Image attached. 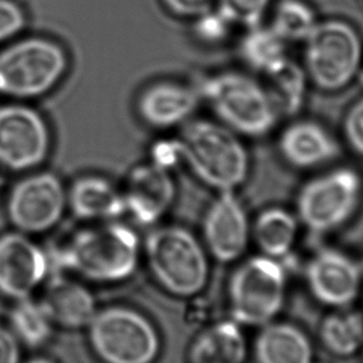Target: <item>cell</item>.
<instances>
[{
	"instance_id": "1",
	"label": "cell",
	"mask_w": 363,
	"mask_h": 363,
	"mask_svg": "<svg viewBox=\"0 0 363 363\" xmlns=\"http://www.w3.org/2000/svg\"><path fill=\"white\" fill-rule=\"evenodd\" d=\"M46 255L52 275L71 272L94 283H118L136 272L140 240L125 224L104 223L79 230Z\"/></svg>"
},
{
	"instance_id": "2",
	"label": "cell",
	"mask_w": 363,
	"mask_h": 363,
	"mask_svg": "<svg viewBox=\"0 0 363 363\" xmlns=\"http://www.w3.org/2000/svg\"><path fill=\"white\" fill-rule=\"evenodd\" d=\"M178 156L208 187L235 191L250 172V157L239 135L220 122L187 123L176 143Z\"/></svg>"
},
{
	"instance_id": "3",
	"label": "cell",
	"mask_w": 363,
	"mask_h": 363,
	"mask_svg": "<svg viewBox=\"0 0 363 363\" xmlns=\"http://www.w3.org/2000/svg\"><path fill=\"white\" fill-rule=\"evenodd\" d=\"M198 92L219 122L239 136L259 138L277 126L280 113L267 87L242 72L211 76Z\"/></svg>"
},
{
	"instance_id": "4",
	"label": "cell",
	"mask_w": 363,
	"mask_h": 363,
	"mask_svg": "<svg viewBox=\"0 0 363 363\" xmlns=\"http://www.w3.org/2000/svg\"><path fill=\"white\" fill-rule=\"evenodd\" d=\"M145 252L153 278L167 293L189 298L207 286V250L186 228L169 225L152 230L147 235Z\"/></svg>"
},
{
	"instance_id": "5",
	"label": "cell",
	"mask_w": 363,
	"mask_h": 363,
	"mask_svg": "<svg viewBox=\"0 0 363 363\" xmlns=\"http://www.w3.org/2000/svg\"><path fill=\"white\" fill-rule=\"evenodd\" d=\"M288 275L280 260L257 255L242 262L229 280L228 295L233 321L262 328L283 310Z\"/></svg>"
},
{
	"instance_id": "6",
	"label": "cell",
	"mask_w": 363,
	"mask_h": 363,
	"mask_svg": "<svg viewBox=\"0 0 363 363\" xmlns=\"http://www.w3.org/2000/svg\"><path fill=\"white\" fill-rule=\"evenodd\" d=\"M303 44V69L320 90H342L357 77L362 64V40L347 21H318Z\"/></svg>"
},
{
	"instance_id": "7",
	"label": "cell",
	"mask_w": 363,
	"mask_h": 363,
	"mask_svg": "<svg viewBox=\"0 0 363 363\" xmlns=\"http://www.w3.org/2000/svg\"><path fill=\"white\" fill-rule=\"evenodd\" d=\"M62 46L46 38H28L0 52V95L34 99L52 90L67 70Z\"/></svg>"
},
{
	"instance_id": "8",
	"label": "cell",
	"mask_w": 363,
	"mask_h": 363,
	"mask_svg": "<svg viewBox=\"0 0 363 363\" xmlns=\"http://www.w3.org/2000/svg\"><path fill=\"white\" fill-rule=\"evenodd\" d=\"M87 330L91 347L102 362L153 363L161 350L156 328L131 308L99 310Z\"/></svg>"
},
{
	"instance_id": "9",
	"label": "cell",
	"mask_w": 363,
	"mask_h": 363,
	"mask_svg": "<svg viewBox=\"0 0 363 363\" xmlns=\"http://www.w3.org/2000/svg\"><path fill=\"white\" fill-rule=\"evenodd\" d=\"M362 177L351 167H336L303 184L296 199L298 220L315 234L343 227L357 211Z\"/></svg>"
},
{
	"instance_id": "10",
	"label": "cell",
	"mask_w": 363,
	"mask_h": 363,
	"mask_svg": "<svg viewBox=\"0 0 363 363\" xmlns=\"http://www.w3.org/2000/svg\"><path fill=\"white\" fill-rule=\"evenodd\" d=\"M67 207V192L60 178L40 172L11 188L6 212L11 225L24 234H40L60 222Z\"/></svg>"
},
{
	"instance_id": "11",
	"label": "cell",
	"mask_w": 363,
	"mask_h": 363,
	"mask_svg": "<svg viewBox=\"0 0 363 363\" xmlns=\"http://www.w3.org/2000/svg\"><path fill=\"white\" fill-rule=\"evenodd\" d=\"M50 152L44 117L21 104L0 106V166L14 172L41 166Z\"/></svg>"
},
{
	"instance_id": "12",
	"label": "cell",
	"mask_w": 363,
	"mask_h": 363,
	"mask_svg": "<svg viewBox=\"0 0 363 363\" xmlns=\"http://www.w3.org/2000/svg\"><path fill=\"white\" fill-rule=\"evenodd\" d=\"M50 275L45 250L24 233L0 235V295L19 301L31 298Z\"/></svg>"
},
{
	"instance_id": "13",
	"label": "cell",
	"mask_w": 363,
	"mask_h": 363,
	"mask_svg": "<svg viewBox=\"0 0 363 363\" xmlns=\"http://www.w3.org/2000/svg\"><path fill=\"white\" fill-rule=\"evenodd\" d=\"M305 279L310 293L318 303L328 308H345L357 298L363 269L346 252L323 247L308 262Z\"/></svg>"
},
{
	"instance_id": "14",
	"label": "cell",
	"mask_w": 363,
	"mask_h": 363,
	"mask_svg": "<svg viewBox=\"0 0 363 363\" xmlns=\"http://www.w3.org/2000/svg\"><path fill=\"white\" fill-rule=\"evenodd\" d=\"M252 228L235 191L219 192L203 219L207 252L218 262H235L247 252Z\"/></svg>"
},
{
	"instance_id": "15",
	"label": "cell",
	"mask_w": 363,
	"mask_h": 363,
	"mask_svg": "<svg viewBox=\"0 0 363 363\" xmlns=\"http://www.w3.org/2000/svg\"><path fill=\"white\" fill-rule=\"evenodd\" d=\"M126 213L142 225L158 222L176 199V183L167 167L147 163L132 169L123 191Z\"/></svg>"
},
{
	"instance_id": "16",
	"label": "cell",
	"mask_w": 363,
	"mask_h": 363,
	"mask_svg": "<svg viewBox=\"0 0 363 363\" xmlns=\"http://www.w3.org/2000/svg\"><path fill=\"white\" fill-rule=\"evenodd\" d=\"M278 148L289 166L303 171L330 164L341 155L337 140L315 121L289 125L280 135Z\"/></svg>"
},
{
	"instance_id": "17",
	"label": "cell",
	"mask_w": 363,
	"mask_h": 363,
	"mask_svg": "<svg viewBox=\"0 0 363 363\" xmlns=\"http://www.w3.org/2000/svg\"><path fill=\"white\" fill-rule=\"evenodd\" d=\"M199 101V92L189 86L158 82L142 92L137 108L148 126L167 130L187 121Z\"/></svg>"
},
{
	"instance_id": "18",
	"label": "cell",
	"mask_w": 363,
	"mask_h": 363,
	"mask_svg": "<svg viewBox=\"0 0 363 363\" xmlns=\"http://www.w3.org/2000/svg\"><path fill=\"white\" fill-rule=\"evenodd\" d=\"M39 301L54 326L69 330L87 328L99 311L90 290L62 274L51 277Z\"/></svg>"
},
{
	"instance_id": "19",
	"label": "cell",
	"mask_w": 363,
	"mask_h": 363,
	"mask_svg": "<svg viewBox=\"0 0 363 363\" xmlns=\"http://www.w3.org/2000/svg\"><path fill=\"white\" fill-rule=\"evenodd\" d=\"M67 207L77 219L113 222L126 213L123 193L104 177H81L67 192Z\"/></svg>"
},
{
	"instance_id": "20",
	"label": "cell",
	"mask_w": 363,
	"mask_h": 363,
	"mask_svg": "<svg viewBox=\"0 0 363 363\" xmlns=\"http://www.w3.org/2000/svg\"><path fill=\"white\" fill-rule=\"evenodd\" d=\"M254 358L257 363H313V343L293 323L272 321L257 333Z\"/></svg>"
},
{
	"instance_id": "21",
	"label": "cell",
	"mask_w": 363,
	"mask_h": 363,
	"mask_svg": "<svg viewBox=\"0 0 363 363\" xmlns=\"http://www.w3.org/2000/svg\"><path fill=\"white\" fill-rule=\"evenodd\" d=\"M247 343L239 323L227 320L211 325L194 338L189 363H245Z\"/></svg>"
},
{
	"instance_id": "22",
	"label": "cell",
	"mask_w": 363,
	"mask_h": 363,
	"mask_svg": "<svg viewBox=\"0 0 363 363\" xmlns=\"http://www.w3.org/2000/svg\"><path fill=\"white\" fill-rule=\"evenodd\" d=\"M252 234L262 255L281 260L298 239V218L285 208H267L255 219Z\"/></svg>"
},
{
	"instance_id": "23",
	"label": "cell",
	"mask_w": 363,
	"mask_h": 363,
	"mask_svg": "<svg viewBox=\"0 0 363 363\" xmlns=\"http://www.w3.org/2000/svg\"><path fill=\"white\" fill-rule=\"evenodd\" d=\"M320 341L333 356L356 354L363 345V313L347 308L330 313L320 326Z\"/></svg>"
},
{
	"instance_id": "24",
	"label": "cell",
	"mask_w": 363,
	"mask_h": 363,
	"mask_svg": "<svg viewBox=\"0 0 363 363\" xmlns=\"http://www.w3.org/2000/svg\"><path fill=\"white\" fill-rule=\"evenodd\" d=\"M286 45L270 26L262 24L247 29L239 44V54L252 70L267 76L288 59Z\"/></svg>"
},
{
	"instance_id": "25",
	"label": "cell",
	"mask_w": 363,
	"mask_h": 363,
	"mask_svg": "<svg viewBox=\"0 0 363 363\" xmlns=\"http://www.w3.org/2000/svg\"><path fill=\"white\" fill-rule=\"evenodd\" d=\"M267 91L280 115L296 116L308 95V77L303 67L288 57L269 75Z\"/></svg>"
},
{
	"instance_id": "26",
	"label": "cell",
	"mask_w": 363,
	"mask_h": 363,
	"mask_svg": "<svg viewBox=\"0 0 363 363\" xmlns=\"http://www.w3.org/2000/svg\"><path fill=\"white\" fill-rule=\"evenodd\" d=\"M11 333L19 342L28 347L38 348L50 340L54 323L40 301L31 298L16 301L9 316Z\"/></svg>"
},
{
	"instance_id": "27",
	"label": "cell",
	"mask_w": 363,
	"mask_h": 363,
	"mask_svg": "<svg viewBox=\"0 0 363 363\" xmlns=\"http://www.w3.org/2000/svg\"><path fill=\"white\" fill-rule=\"evenodd\" d=\"M318 23V16L306 1L280 0L274 9L269 26L289 44L303 43Z\"/></svg>"
},
{
	"instance_id": "28",
	"label": "cell",
	"mask_w": 363,
	"mask_h": 363,
	"mask_svg": "<svg viewBox=\"0 0 363 363\" xmlns=\"http://www.w3.org/2000/svg\"><path fill=\"white\" fill-rule=\"evenodd\" d=\"M272 0H217V11L232 23L245 30L262 26Z\"/></svg>"
},
{
	"instance_id": "29",
	"label": "cell",
	"mask_w": 363,
	"mask_h": 363,
	"mask_svg": "<svg viewBox=\"0 0 363 363\" xmlns=\"http://www.w3.org/2000/svg\"><path fill=\"white\" fill-rule=\"evenodd\" d=\"M233 24L218 11H211L196 19L194 31L199 40L218 44L227 39Z\"/></svg>"
},
{
	"instance_id": "30",
	"label": "cell",
	"mask_w": 363,
	"mask_h": 363,
	"mask_svg": "<svg viewBox=\"0 0 363 363\" xmlns=\"http://www.w3.org/2000/svg\"><path fill=\"white\" fill-rule=\"evenodd\" d=\"M343 136L348 147L363 157V96L350 107L343 120Z\"/></svg>"
},
{
	"instance_id": "31",
	"label": "cell",
	"mask_w": 363,
	"mask_h": 363,
	"mask_svg": "<svg viewBox=\"0 0 363 363\" xmlns=\"http://www.w3.org/2000/svg\"><path fill=\"white\" fill-rule=\"evenodd\" d=\"M26 14L13 0H0V43L18 35L26 26Z\"/></svg>"
},
{
	"instance_id": "32",
	"label": "cell",
	"mask_w": 363,
	"mask_h": 363,
	"mask_svg": "<svg viewBox=\"0 0 363 363\" xmlns=\"http://www.w3.org/2000/svg\"><path fill=\"white\" fill-rule=\"evenodd\" d=\"M172 14L186 19H197L213 9L214 0H163Z\"/></svg>"
},
{
	"instance_id": "33",
	"label": "cell",
	"mask_w": 363,
	"mask_h": 363,
	"mask_svg": "<svg viewBox=\"0 0 363 363\" xmlns=\"http://www.w3.org/2000/svg\"><path fill=\"white\" fill-rule=\"evenodd\" d=\"M21 362V342L11 328L0 325V363Z\"/></svg>"
},
{
	"instance_id": "34",
	"label": "cell",
	"mask_w": 363,
	"mask_h": 363,
	"mask_svg": "<svg viewBox=\"0 0 363 363\" xmlns=\"http://www.w3.org/2000/svg\"><path fill=\"white\" fill-rule=\"evenodd\" d=\"M26 363H55L54 361H51L49 358L46 357H35L30 359V361H28Z\"/></svg>"
},
{
	"instance_id": "35",
	"label": "cell",
	"mask_w": 363,
	"mask_h": 363,
	"mask_svg": "<svg viewBox=\"0 0 363 363\" xmlns=\"http://www.w3.org/2000/svg\"><path fill=\"white\" fill-rule=\"evenodd\" d=\"M1 186H3V178L0 177V188H1Z\"/></svg>"
},
{
	"instance_id": "36",
	"label": "cell",
	"mask_w": 363,
	"mask_h": 363,
	"mask_svg": "<svg viewBox=\"0 0 363 363\" xmlns=\"http://www.w3.org/2000/svg\"><path fill=\"white\" fill-rule=\"evenodd\" d=\"M361 79H362V81H363V74H362V76H361Z\"/></svg>"
},
{
	"instance_id": "37",
	"label": "cell",
	"mask_w": 363,
	"mask_h": 363,
	"mask_svg": "<svg viewBox=\"0 0 363 363\" xmlns=\"http://www.w3.org/2000/svg\"><path fill=\"white\" fill-rule=\"evenodd\" d=\"M361 350H362V352H363V345H362V348H361Z\"/></svg>"
},
{
	"instance_id": "38",
	"label": "cell",
	"mask_w": 363,
	"mask_h": 363,
	"mask_svg": "<svg viewBox=\"0 0 363 363\" xmlns=\"http://www.w3.org/2000/svg\"></svg>"
}]
</instances>
